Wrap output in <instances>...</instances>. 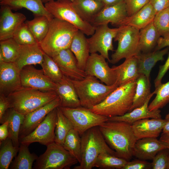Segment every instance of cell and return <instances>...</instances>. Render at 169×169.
Listing matches in <instances>:
<instances>
[{"label": "cell", "instance_id": "74e56055", "mask_svg": "<svg viewBox=\"0 0 169 169\" xmlns=\"http://www.w3.org/2000/svg\"><path fill=\"white\" fill-rule=\"evenodd\" d=\"M64 147L80 163L81 161V138L73 128L66 135L63 145Z\"/></svg>", "mask_w": 169, "mask_h": 169}, {"label": "cell", "instance_id": "60d3db41", "mask_svg": "<svg viewBox=\"0 0 169 169\" xmlns=\"http://www.w3.org/2000/svg\"><path fill=\"white\" fill-rule=\"evenodd\" d=\"M154 91L156 97L148 105V109L151 111L161 108L169 102V81L161 84L155 88Z\"/></svg>", "mask_w": 169, "mask_h": 169}, {"label": "cell", "instance_id": "7bdbcfd3", "mask_svg": "<svg viewBox=\"0 0 169 169\" xmlns=\"http://www.w3.org/2000/svg\"><path fill=\"white\" fill-rule=\"evenodd\" d=\"M12 38L19 45L38 43L26 22L20 26L13 34Z\"/></svg>", "mask_w": 169, "mask_h": 169}, {"label": "cell", "instance_id": "ba28073f", "mask_svg": "<svg viewBox=\"0 0 169 169\" xmlns=\"http://www.w3.org/2000/svg\"><path fill=\"white\" fill-rule=\"evenodd\" d=\"M79 162L64 147L54 142L36 160L34 169H70Z\"/></svg>", "mask_w": 169, "mask_h": 169}, {"label": "cell", "instance_id": "9a60e30c", "mask_svg": "<svg viewBox=\"0 0 169 169\" xmlns=\"http://www.w3.org/2000/svg\"><path fill=\"white\" fill-rule=\"evenodd\" d=\"M60 105V99L58 96L49 103L25 115L19 130V140L31 133L42 122L49 112L59 107Z\"/></svg>", "mask_w": 169, "mask_h": 169}, {"label": "cell", "instance_id": "db71d44e", "mask_svg": "<svg viewBox=\"0 0 169 169\" xmlns=\"http://www.w3.org/2000/svg\"><path fill=\"white\" fill-rule=\"evenodd\" d=\"M165 119L166 122L163 127L162 133L169 136V113L166 115Z\"/></svg>", "mask_w": 169, "mask_h": 169}, {"label": "cell", "instance_id": "f6af8a7d", "mask_svg": "<svg viewBox=\"0 0 169 169\" xmlns=\"http://www.w3.org/2000/svg\"><path fill=\"white\" fill-rule=\"evenodd\" d=\"M169 155V149H164L155 155L151 163V169H166Z\"/></svg>", "mask_w": 169, "mask_h": 169}, {"label": "cell", "instance_id": "e0dca14e", "mask_svg": "<svg viewBox=\"0 0 169 169\" xmlns=\"http://www.w3.org/2000/svg\"><path fill=\"white\" fill-rule=\"evenodd\" d=\"M128 17L124 1L115 5L104 6L91 24L96 27L110 23L112 25L119 27L124 25Z\"/></svg>", "mask_w": 169, "mask_h": 169}, {"label": "cell", "instance_id": "ab89813d", "mask_svg": "<svg viewBox=\"0 0 169 169\" xmlns=\"http://www.w3.org/2000/svg\"><path fill=\"white\" fill-rule=\"evenodd\" d=\"M127 162L125 160L116 156L104 153L98 156L94 167L102 169H122Z\"/></svg>", "mask_w": 169, "mask_h": 169}, {"label": "cell", "instance_id": "d6a6232c", "mask_svg": "<svg viewBox=\"0 0 169 169\" xmlns=\"http://www.w3.org/2000/svg\"><path fill=\"white\" fill-rule=\"evenodd\" d=\"M136 84L133 103L128 112L142 105L152 94L150 82L144 75L140 74L136 79Z\"/></svg>", "mask_w": 169, "mask_h": 169}, {"label": "cell", "instance_id": "f5cc1de1", "mask_svg": "<svg viewBox=\"0 0 169 169\" xmlns=\"http://www.w3.org/2000/svg\"><path fill=\"white\" fill-rule=\"evenodd\" d=\"M8 134V121L6 120L0 126V143L5 140Z\"/></svg>", "mask_w": 169, "mask_h": 169}, {"label": "cell", "instance_id": "30bf717a", "mask_svg": "<svg viewBox=\"0 0 169 169\" xmlns=\"http://www.w3.org/2000/svg\"><path fill=\"white\" fill-rule=\"evenodd\" d=\"M59 107L80 136L88 129L99 126L108 120V117L96 114L90 109L81 106L74 108Z\"/></svg>", "mask_w": 169, "mask_h": 169}, {"label": "cell", "instance_id": "816d5d0a", "mask_svg": "<svg viewBox=\"0 0 169 169\" xmlns=\"http://www.w3.org/2000/svg\"><path fill=\"white\" fill-rule=\"evenodd\" d=\"M168 47H169V33L163 36L160 37L154 50H161Z\"/></svg>", "mask_w": 169, "mask_h": 169}, {"label": "cell", "instance_id": "5bb4252c", "mask_svg": "<svg viewBox=\"0 0 169 169\" xmlns=\"http://www.w3.org/2000/svg\"><path fill=\"white\" fill-rule=\"evenodd\" d=\"M22 86L44 91L55 90L56 83L33 65L23 67L20 71Z\"/></svg>", "mask_w": 169, "mask_h": 169}, {"label": "cell", "instance_id": "277c9868", "mask_svg": "<svg viewBox=\"0 0 169 169\" xmlns=\"http://www.w3.org/2000/svg\"><path fill=\"white\" fill-rule=\"evenodd\" d=\"M57 97L54 91H42L22 86L7 96L9 108L24 115L46 105Z\"/></svg>", "mask_w": 169, "mask_h": 169}, {"label": "cell", "instance_id": "ffe728a7", "mask_svg": "<svg viewBox=\"0 0 169 169\" xmlns=\"http://www.w3.org/2000/svg\"><path fill=\"white\" fill-rule=\"evenodd\" d=\"M166 122L165 119L146 118L138 120L131 125L137 140L144 138L158 137Z\"/></svg>", "mask_w": 169, "mask_h": 169}, {"label": "cell", "instance_id": "83f0119b", "mask_svg": "<svg viewBox=\"0 0 169 169\" xmlns=\"http://www.w3.org/2000/svg\"><path fill=\"white\" fill-rule=\"evenodd\" d=\"M0 4L8 6L12 10L26 8L34 15L46 16L50 21L54 18L47 10L41 0H0Z\"/></svg>", "mask_w": 169, "mask_h": 169}, {"label": "cell", "instance_id": "52a82bcc", "mask_svg": "<svg viewBox=\"0 0 169 169\" xmlns=\"http://www.w3.org/2000/svg\"><path fill=\"white\" fill-rule=\"evenodd\" d=\"M48 12L54 18L69 23L87 36L94 33L96 27L84 20L74 8L69 0H54L45 4Z\"/></svg>", "mask_w": 169, "mask_h": 169}, {"label": "cell", "instance_id": "8d00e7d4", "mask_svg": "<svg viewBox=\"0 0 169 169\" xmlns=\"http://www.w3.org/2000/svg\"><path fill=\"white\" fill-rule=\"evenodd\" d=\"M74 127L71 121L62 113L59 107H58L55 130V142L63 146L66 135Z\"/></svg>", "mask_w": 169, "mask_h": 169}, {"label": "cell", "instance_id": "d590c367", "mask_svg": "<svg viewBox=\"0 0 169 169\" xmlns=\"http://www.w3.org/2000/svg\"><path fill=\"white\" fill-rule=\"evenodd\" d=\"M20 45L13 38L0 42V62L15 63L17 59Z\"/></svg>", "mask_w": 169, "mask_h": 169}, {"label": "cell", "instance_id": "7c38bea8", "mask_svg": "<svg viewBox=\"0 0 169 169\" xmlns=\"http://www.w3.org/2000/svg\"><path fill=\"white\" fill-rule=\"evenodd\" d=\"M57 108L49 112L31 133L20 139V144L29 146L31 143L37 142L47 146L55 142Z\"/></svg>", "mask_w": 169, "mask_h": 169}, {"label": "cell", "instance_id": "9c48e42d", "mask_svg": "<svg viewBox=\"0 0 169 169\" xmlns=\"http://www.w3.org/2000/svg\"><path fill=\"white\" fill-rule=\"evenodd\" d=\"M140 30L129 25L120 27L115 41L118 45L109 61L112 64L118 62L122 59H127L138 55L141 52L139 47Z\"/></svg>", "mask_w": 169, "mask_h": 169}, {"label": "cell", "instance_id": "d4e9b609", "mask_svg": "<svg viewBox=\"0 0 169 169\" xmlns=\"http://www.w3.org/2000/svg\"><path fill=\"white\" fill-rule=\"evenodd\" d=\"M117 76L118 86L132 80H136L140 74L138 70V60L136 56L125 59L121 64L112 67Z\"/></svg>", "mask_w": 169, "mask_h": 169}, {"label": "cell", "instance_id": "681fc988", "mask_svg": "<svg viewBox=\"0 0 169 169\" xmlns=\"http://www.w3.org/2000/svg\"><path fill=\"white\" fill-rule=\"evenodd\" d=\"M156 13L169 7V0H149Z\"/></svg>", "mask_w": 169, "mask_h": 169}, {"label": "cell", "instance_id": "ee69618b", "mask_svg": "<svg viewBox=\"0 0 169 169\" xmlns=\"http://www.w3.org/2000/svg\"><path fill=\"white\" fill-rule=\"evenodd\" d=\"M153 22L161 36L169 33V7L156 13Z\"/></svg>", "mask_w": 169, "mask_h": 169}, {"label": "cell", "instance_id": "c3c4849f", "mask_svg": "<svg viewBox=\"0 0 169 169\" xmlns=\"http://www.w3.org/2000/svg\"><path fill=\"white\" fill-rule=\"evenodd\" d=\"M169 69V53L167 58L165 64L159 66V70L158 75L154 80L155 88L161 84V80L164 75Z\"/></svg>", "mask_w": 169, "mask_h": 169}, {"label": "cell", "instance_id": "6f0895ef", "mask_svg": "<svg viewBox=\"0 0 169 169\" xmlns=\"http://www.w3.org/2000/svg\"><path fill=\"white\" fill-rule=\"evenodd\" d=\"M43 3H46L50 1H53L54 0H41Z\"/></svg>", "mask_w": 169, "mask_h": 169}, {"label": "cell", "instance_id": "44dd1931", "mask_svg": "<svg viewBox=\"0 0 169 169\" xmlns=\"http://www.w3.org/2000/svg\"><path fill=\"white\" fill-rule=\"evenodd\" d=\"M166 148V145L157 138H143L137 140L133 148V156L141 160H152L159 151Z\"/></svg>", "mask_w": 169, "mask_h": 169}, {"label": "cell", "instance_id": "f546056e", "mask_svg": "<svg viewBox=\"0 0 169 169\" xmlns=\"http://www.w3.org/2000/svg\"><path fill=\"white\" fill-rule=\"evenodd\" d=\"M24 117V115L12 108H9L0 119L1 124L6 120L8 121V137L11 139L14 146L18 148L20 145L19 138V130Z\"/></svg>", "mask_w": 169, "mask_h": 169}, {"label": "cell", "instance_id": "f1b7e54d", "mask_svg": "<svg viewBox=\"0 0 169 169\" xmlns=\"http://www.w3.org/2000/svg\"><path fill=\"white\" fill-rule=\"evenodd\" d=\"M72 5L79 16L91 24L105 6L102 2L96 0H74Z\"/></svg>", "mask_w": 169, "mask_h": 169}, {"label": "cell", "instance_id": "f907efd6", "mask_svg": "<svg viewBox=\"0 0 169 169\" xmlns=\"http://www.w3.org/2000/svg\"><path fill=\"white\" fill-rule=\"evenodd\" d=\"M9 108V104L7 97L4 95L0 94V119Z\"/></svg>", "mask_w": 169, "mask_h": 169}, {"label": "cell", "instance_id": "5b68a950", "mask_svg": "<svg viewBox=\"0 0 169 169\" xmlns=\"http://www.w3.org/2000/svg\"><path fill=\"white\" fill-rule=\"evenodd\" d=\"M81 138V161L74 169H91L94 167L97 157L102 153H108L117 156L115 151L107 143L98 126L88 129Z\"/></svg>", "mask_w": 169, "mask_h": 169}, {"label": "cell", "instance_id": "8fae6325", "mask_svg": "<svg viewBox=\"0 0 169 169\" xmlns=\"http://www.w3.org/2000/svg\"><path fill=\"white\" fill-rule=\"evenodd\" d=\"M120 27L110 28L108 24L96 27L95 32L91 36L87 38L90 54L99 52L107 59H110L108 52L114 50L113 40L115 37Z\"/></svg>", "mask_w": 169, "mask_h": 169}, {"label": "cell", "instance_id": "2e32d148", "mask_svg": "<svg viewBox=\"0 0 169 169\" xmlns=\"http://www.w3.org/2000/svg\"><path fill=\"white\" fill-rule=\"evenodd\" d=\"M20 71L15 63L0 64V94L7 97L22 86Z\"/></svg>", "mask_w": 169, "mask_h": 169}, {"label": "cell", "instance_id": "4fadbf2b", "mask_svg": "<svg viewBox=\"0 0 169 169\" xmlns=\"http://www.w3.org/2000/svg\"><path fill=\"white\" fill-rule=\"evenodd\" d=\"M105 59L97 53L90 54L84 71L86 75L94 76L105 84L111 86L117 81L115 72L110 68Z\"/></svg>", "mask_w": 169, "mask_h": 169}, {"label": "cell", "instance_id": "603a6c76", "mask_svg": "<svg viewBox=\"0 0 169 169\" xmlns=\"http://www.w3.org/2000/svg\"><path fill=\"white\" fill-rule=\"evenodd\" d=\"M44 52L38 43L20 45L18 56L15 63L21 70L24 66L33 64L42 65Z\"/></svg>", "mask_w": 169, "mask_h": 169}, {"label": "cell", "instance_id": "bcb514c9", "mask_svg": "<svg viewBox=\"0 0 169 169\" xmlns=\"http://www.w3.org/2000/svg\"><path fill=\"white\" fill-rule=\"evenodd\" d=\"M149 2V0H124L128 17L140 10Z\"/></svg>", "mask_w": 169, "mask_h": 169}, {"label": "cell", "instance_id": "6da1fadb", "mask_svg": "<svg viewBox=\"0 0 169 169\" xmlns=\"http://www.w3.org/2000/svg\"><path fill=\"white\" fill-rule=\"evenodd\" d=\"M106 141L117 156L129 161L137 139L131 125L124 121L108 120L98 126Z\"/></svg>", "mask_w": 169, "mask_h": 169}, {"label": "cell", "instance_id": "1f68e13d", "mask_svg": "<svg viewBox=\"0 0 169 169\" xmlns=\"http://www.w3.org/2000/svg\"><path fill=\"white\" fill-rule=\"evenodd\" d=\"M161 35L153 22L140 30L139 47L141 52H151L156 46Z\"/></svg>", "mask_w": 169, "mask_h": 169}, {"label": "cell", "instance_id": "9f6ffc18", "mask_svg": "<svg viewBox=\"0 0 169 169\" xmlns=\"http://www.w3.org/2000/svg\"><path fill=\"white\" fill-rule=\"evenodd\" d=\"M160 140L164 142L167 146V148L169 149V136L162 133Z\"/></svg>", "mask_w": 169, "mask_h": 169}, {"label": "cell", "instance_id": "cb8c5ba5", "mask_svg": "<svg viewBox=\"0 0 169 169\" xmlns=\"http://www.w3.org/2000/svg\"><path fill=\"white\" fill-rule=\"evenodd\" d=\"M154 91L148 98L145 103L141 106L133 110L120 116L108 118V120L124 121L131 125L136 121L144 119L161 118V110L159 109L150 110L148 109L149 102L153 95Z\"/></svg>", "mask_w": 169, "mask_h": 169}, {"label": "cell", "instance_id": "f35d334b", "mask_svg": "<svg viewBox=\"0 0 169 169\" xmlns=\"http://www.w3.org/2000/svg\"><path fill=\"white\" fill-rule=\"evenodd\" d=\"M0 169H8L13 158L16 156L19 148L15 146L8 137L0 143Z\"/></svg>", "mask_w": 169, "mask_h": 169}, {"label": "cell", "instance_id": "7402d4cb", "mask_svg": "<svg viewBox=\"0 0 169 169\" xmlns=\"http://www.w3.org/2000/svg\"><path fill=\"white\" fill-rule=\"evenodd\" d=\"M55 83L54 91L60 99L59 107L74 108L81 106L79 99L71 79L64 75L60 80Z\"/></svg>", "mask_w": 169, "mask_h": 169}, {"label": "cell", "instance_id": "8992f818", "mask_svg": "<svg viewBox=\"0 0 169 169\" xmlns=\"http://www.w3.org/2000/svg\"><path fill=\"white\" fill-rule=\"evenodd\" d=\"M81 106L91 109L103 101L118 86L116 83L109 86L101 83L96 77L87 75L83 79H71Z\"/></svg>", "mask_w": 169, "mask_h": 169}, {"label": "cell", "instance_id": "7dc6e473", "mask_svg": "<svg viewBox=\"0 0 169 169\" xmlns=\"http://www.w3.org/2000/svg\"><path fill=\"white\" fill-rule=\"evenodd\" d=\"M151 169V163L140 159L127 161L122 169Z\"/></svg>", "mask_w": 169, "mask_h": 169}, {"label": "cell", "instance_id": "484cf974", "mask_svg": "<svg viewBox=\"0 0 169 169\" xmlns=\"http://www.w3.org/2000/svg\"><path fill=\"white\" fill-rule=\"evenodd\" d=\"M85 35L78 30L74 36L69 47L76 58L79 68L84 71L90 55L87 38Z\"/></svg>", "mask_w": 169, "mask_h": 169}, {"label": "cell", "instance_id": "11a10c76", "mask_svg": "<svg viewBox=\"0 0 169 169\" xmlns=\"http://www.w3.org/2000/svg\"><path fill=\"white\" fill-rule=\"evenodd\" d=\"M124 1V0H102L105 6H111Z\"/></svg>", "mask_w": 169, "mask_h": 169}, {"label": "cell", "instance_id": "3957f363", "mask_svg": "<svg viewBox=\"0 0 169 169\" xmlns=\"http://www.w3.org/2000/svg\"><path fill=\"white\" fill-rule=\"evenodd\" d=\"M78 30L69 23L54 18L50 22L46 35L39 44L44 53L53 58L61 51L69 49Z\"/></svg>", "mask_w": 169, "mask_h": 169}, {"label": "cell", "instance_id": "ac0fdd59", "mask_svg": "<svg viewBox=\"0 0 169 169\" xmlns=\"http://www.w3.org/2000/svg\"><path fill=\"white\" fill-rule=\"evenodd\" d=\"M52 58L65 76L74 80H82L86 76L85 71L79 68L76 58L69 49L61 51Z\"/></svg>", "mask_w": 169, "mask_h": 169}, {"label": "cell", "instance_id": "b9f144b4", "mask_svg": "<svg viewBox=\"0 0 169 169\" xmlns=\"http://www.w3.org/2000/svg\"><path fill=\"white\" fill-rule=\"evenodd\" d=\"M41 66L44 74L55 82L60 80L63 77L64 75L53 58L44 53Z\"/></svg>", "mask_w": 169, "mask_h": 169}, {"label": "cell", "instance_id": "7a4b0ae2", "mask_svg": "<svg viewBox=\"0 0 169 169\" xmlns=\"http://www.w3.org/2000/svg\"><path fill=\"white\" fill-rule=\"evenodd\" d=\"M136 85V80H134L118 86L90 110L108 118L123 115L132 105Z\"/></svg>", "mask_w": 169, "mask_h": 169}, {"label": "cell", "instance_id": "91938a15", "mask_svg": "<svg viewBox=\"0 0 169 169\" xmlns=\"http://www.w3.org/2000/svg\"><path fill=\"white\" fill-rule=\"evenodd\" d=\"M69 0L71 1L72 2H73L74 0Z\"/></svg>", "mask_w": 169, "mask_h": 169}, {"label": "cell", "instance_id": "e575fe53", "mask_svg": "<svg viewBox=\"0 0 169 169\" xmlns=\"http://www.w3.org/2000/svg\"><path fill=\"white\" fill-rule=\"evenodd\" d=\"M32 20L25 22L38 43L44 38L48 32L50 21L45 16L34 15Z\"/></svg>", "mask_w": 169, "mask_h": 169}, {"label": "cell", "instance_id": "d6986e66", "mask_svg": "<svg viewBox=\"0 0 169 169\" xmlns=\"http://www.w3.org/2000/svg\"><path fill=\"white\" fill-rule=\"evenodd\" d=\"M0 16V41L12 38L13 35L25 21L23 14L13 13L8 6H2Z\"/></svg>", "mask_w": 169, "mask_h": 169}, {"label": "cell", "instance_id": "94428289", "mask_svg": "<svg viewBox=\"0 0 169 169\" xmlns=\"http://www.w3.org/2000/svg\"><path fill=\"white\" fill-rule=\"evenodd\" d=\"M97 0V1H101V2H102V0Z\"/></svg>", "mask_w": 169, "mask_h": 169}, {"label": "cell", "instance_id": "4dcf8cb0", "mask_svg": "<svg viewBox=\"0 0 169 169\" xmlns=\"http://www.w3.org/2000/svg\"><path fill=\"white\" fill-rule=\"evenodd\" d=\"M156 12L149 2L132 15L128 17L124 25H129L139 30L153 22Z\"/></svg>", "mask_w": 169, "mask_h": 169}, {"label": "cell", "instance_id": "4316f807", "mask_svg": "<svg viewBox=\"0 0 169 169\" xmlns=\"http://www.w3.org/2000/svg\"><path fill=\"white\" fill-rule=\"evenodd\" d=\"M169 50V47H168L163 49L154 50L153 52L141 53L136 56L138 60L139 74L144 75L150 81V74L152 68L157 62L164 60V56Z\"/></svg>", "mask_w": 169, "mask_h": 169}, {"label": "cell", "instance_id": "836d02e7", "mask_svg": "<svg viewBox=\"0 0 169 169\" xmlns=\"http://www.w3.org/2000/svg\"><path fill=\"white\" fill-rule=\"evenodd\" d=\"M28 146L20 144L18 155L11 163V169H32L33 162L38 156L34 153H31Z\"/></svg>", "mask_w": 169, "mask_h": 169}, {"label": "cell", "instance_id": "680465c9", "mask_svg": "<svg viewBox=\"0 0 169 169\" xmlns=\"http://www.w3.org/2000/svg\"><path fill=\"white\" fill-rule=\"evenodd\" d=\"M166 169H169V157H168V162Z\"/></svg>", "mask_w": 169, "mask_h": 169}]
</instances>
